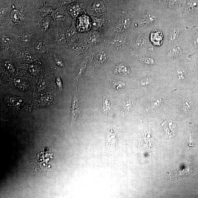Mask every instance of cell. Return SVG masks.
<instances>
[{
  "label": "cell",
  "instance_id": "5",
  "mask_svg": "<svg viewBox=\"0 0 198 198\" xmlns=\"http://www.w3.org/2000/svg\"><path fill=\"white\" fill-rule=\"evenodd\" d=\"M157 17L152 14H147L142 17L141 23L143 25H147L152 24L155 21Z\"/></svg>",
  "mask_w": 198,
  "mask_h": 198
},
{
  "label": "cell",
  "instance_id": "6",
  "mask_svg": "<svg viewBox=\"0 0 198 198\" xmlns=\"http://www.w3.org/2000/svg\"><path fill=\"white\" fill-rule=\"evenodd\" d=\"M132 105L131 100L127 99L122 102L121 104V110L123 113L127 114L131 111Z\"/></svg>",
  "mask_w": 198,
  "mask_h": 198
},
{
  "label": "cell",
  "instance_id": "14",
  "mask_svg": "<svg viewBox=\"0 0 198 198\" xmlns=\"http://www.w3.org/2000/svg\"><path fill=\"white\" fill-rule=\"evenodd\" d=\"M21 41L25 44H28L31 41L32 36L29 33L25 32L22 34L20 36Z\"/></svg>",
  "mask_w": 198,
  "mask_h": 198
},
{
  "label": "cell",
  "instance_id": "24",
  "mask_svg": "<svg viewBox=\"0 0 198 198\" xmlns=\"http://www.w3.org/2000/svg\"><path fill=\"white\" fill-rule=\"evenodd\" d=\"M182 107L184 110H188L190 109L191 107L190 102H184L182 104Z\"/></svg>",
  "mask_w": 198,
  "mask_h": 198
},
{
  "label": "cell",
  "instance_id": "27",
  "mask_svg": "<svg viewBox=\"0 0 198 198\" xmlns=\"http://www.w3.org/2000/svg\"><path fill=\"white\" fill-rule=\"evenodd\" d=\"M23 54L24 58L26 60L28 61H30L32 60V55L31 54L29 53V51H24Z\"/></svg>",
  "mask_w": 198,
  "mask_h": 198
},
{
  "label": "cell",
  "instance_id": "11",
  "mask_svg": "<svg viewBox=\"0 0 198 198\" xmlns=\"http://www.w3.org/2000/svg\"><path fill=\"white\" fill-rule=\"evenodd\" d=\"M21 13L20 11L17 10H14L10 14V18L14 22H18L21 19Z\"/></svg>",
  "mask_w": 198,
  "mask_h": 198
},
{
  "label": "cell",
  "instance_id": "28",
  "mask_svg": "<svg viewBox=\"0 0 198 198\" xmlns=\"http://www.w3.org/2000/svg\"><path fill=\"white\" fill-rule=\"evenodd\" d=\"M57 83L58 85V87L60 90H62V85L61 80L60 78H58L57 79Z\"/></svg>",
  "mask_w": 198,
  "mask_h": 198
},
{
  "label": "cell",
  "instance_id": "13",
  "mask_svg": "<svg viewBox=\"0 0 198 198\" xmlns=\"http://www.w3.org/2000/svg\"><path fill=\"white\" fill-rule=\"evenodd\" d=\"M36 51L38 53L42 54L46 51V47L43 43L40 41H37L35 45Z\"/></svg>",
  "mask_w": 198,
  "mask_h": 198
},
{
  "label": "cell",
  "instance_id": "12",
  "mask_svg": "<svg viewBox=\"0 0 198 198\" xmlns=\"http://www.w3.org/2000/svg\"><path fill=\"white\" fill-rule=\"evenodd\" d=\"M111 85L114 89L119 90L124 87L125 84L124 83L118 80L114 79L111 81Z\"/></svg>",
  "mask_w": 198,
  "mask_h": 198
},
{
  "label": "cell",
  "instance_id": "10",
  "mask_svg": "<svg viewBox=\"0 0 198 198\" xmlns=\"http://www.w3.org/2000/svg\"><path fill=\"white\" fill-rule=\"evenodd\" d=\"M182 53L181 48L180 47H175L172 48L168 53V55L170 57H178Z\"/></svg>",
  "mask_w": 198,
  "mask_h": 198
},
{
  "label": "cell",
  "instance_id": "15",
  "mask_svg": "<svg viewBox=\"0 0 198 198\" xmlns=\"http://www.w3.org/2000/svg\"><path fill=\"white\" fill-rule=\"evenodd\" d=\"M160 32L159 31H154L152 32V34L151 35V39H152V40L154 43L156 44L157 43H160L162 40V36L157 37Z\"/></svg>",
  "mask_w": 198,
  "mask_h": 198
},
{
  "label": "cell",
  "instance_id": "9",
  "mask_svg": "<svg viewBox=\"0 0 198 198\" xmlns=\"http://www.w3.org/2000/svg\"><path fill=\"white\" fill-rule=\"evenodd\" d=\"M102 107V110L106 113L108 114L111 112V102L106 97H104Z\"/></svg>",
  "mask_w": 198,
  "mask_h": 198
},
{
  "label": "cell",
  "instance_id": "25",
  "mask_svg": "<svg viewBox=\"0 0 198 198\" xmlns=\"http://www.w3.org/2000/svg\"><path fill=\"white\" fill-rule=\"evenodd\" d=\"M5 66L6 68L8 71H9L10 72H13L14 69L13 66L11 63V62L8 61L5 62Z\"/></svg>",
  "mask_w": 198,
  "mask_h": 198
},
{
  "label": "cell",
  "instance_id": "7",
  "mask_svg": "<svg viewBox=\"0 0 198 198\" xmlns=\"http://www.w3.org/2000/svg\"><path fill=\"white\" fill-rule=\"evenodd\" d=\"M180 34V30L178 28H173L170 31L169 34V40L170 42H173L176 41Z\"/></svg>",
  "mask_w": 198,
  "mask_h": 198
},
{
  "label": "cell",
  "instance_id": "1",
  "mask_svg": "<svg viewBox=\"0 0 198 198\" xmlns=\"http://www.w3.org/2000/svg\"><path fill=\"white\" fill-rule=\"evenodd\" d=\"M80 109L79 100L75 94L73 99L71 109V118L72 124L75 123L76 120L80 116Z\"/></svg>",
  "mask_w": 198,
  "mask_h": 198
},
{
  "label": "cell",
  "instance_id": "18",
  "mask_svg": "<svg viewBox=\"0 0 198 198\" xmlns=\"http://www.w3.org/2000/svg\"><path fill=\"white\" fill-rule=\"evenodd\" d=\"M1 42L5 46H8L11 41V39L9 36L6 35L1 36Z\"/></svg>",
  "mask_w": 198,
  "mask_h": 198
},
{
  "label": "cell",
  "instance_id": "23",
  "mask_svg": "<svg viewBox=\"0 0 198 198\" xmlns=\"http://www.w3.org/2000/svg\"><path fill=\"white\" fill-rule=\"evenodd\" d=\"M57 42L59 44H64L66 42V39L64 34L60 35L57 38Z\"/></svg>",
  "mask_w": 198,
  "mask_h": 198
},
{
  "label": "cell",
  "instance_id": "17",
  "mask_svg": "<svg viewBox=\"0 0 198 198\" xmlns=\"http://www.w3.org/2000/svg\"><path fill=\"white\" fill-rule=\"evenodd\" d=\"M163 100V99L161 98L155 99L151 102L149 107L150 108H155L159 107L162 103Z\"/></svg>",
  "mask_w": 198,
  "mask_h": 198
},
{
  "label": "cell",
  "instance_id": "3",
  "mask_svg": "<svg viewBox=\"0 0 198 198\" xmlns=\"http://www.w3.org/2000/svg\"><path fill=\"white\" fill-rule=\"evenodd\" d=\"M113 71L114 74L124 75L129 74L130 68L126 64L121 63L114 67Z\"/></svg>",
  "mask_w": 198,
  "mask_h": 198
},
{
  "label": "cell",
  "instance_id": "2",
  "mask_svg": "<svg viewBox=\"0 0 198 198\" xmlns=\"http://www.w3.org/2000/svg\"><path fill=\"white\" fill-rule=\"evenodd\" d=\"M166 136L168 138H171L175 135L176 124L171 120L165 121L162 125Z\"/></svg>",
  "mask_w": 198,
  "mask_h": 198
},
{
  "label": "cell",
  "instance_id": "19",
  "mask_svg": "<svg viewBox=\"0 0 198 198\" xmlns=\"http://www.w3.org/2000/svg\"><path fill=\"white\" fill-rule=\"evenodd\" d=\"M124 41L123 39L120 38H116L113 40L112 43L114 46L119 47L121 46V45H123L124 44Z\"/></svg>",
  "mask_w": 198,
  "mask_h": 198
},
{
  "label": "cell",
  "instance_id": "20",
  "mask_svg": "<svg viewBox=\"0 0 198 198\" xmlns=\"http://www.w3.org/2000/svg\"><path fill=\"white\" fill-rule=\"evenodd\" d=\"M55 63L57 65L61 68H63L65 66L64 62L60 57L57 55H54V57Z\"/></svg>",
  "mask_w": 198,
  "mask_h": 198
},
{
  "label": "cell",
  "instance_id": "4",
  "mask_svg": "<svg viewBox=\"0 0 198 198\" xmlns=\"http://www.w3.org/2000/svg\"><path fill=\"white\" fill-rule=\"evenodd\" d=\"M128 18L125 16L121 17L116 24L115 27L116 30L118 32H122L126 30L128 25Z\"/></svg>",
  "mask_w": 198,
  "mask_h": 198
},
{
  "label": "cell",
  "instance_id": "26",
  "mask_svg": "<svg viewBox=\"0 0 198 198\" xmlns=\"http://www.w3.org/2000/svg\"><path fill=\"white\" fill-rule=\"evenodd\" d=\"M96 57L97 61L100 62L104 61L105 59V55L103 54H100L97 55Z\"/></svg>",
  "mask_w": 198,
  "mask_h": 198
},
{
  "label": "cell",
  "instance_id": "29",
  "mask_svg": "<svg viewBox=\"0 0 198 198\" xmlns=\"http://www.w3.org/2000/svg\"><path fill=\"white\" fill-rule=\"evenodd\" d=\"M170 2H171L173 3H174L176 2L177 0H170Z\"/></svg>",
  "mask_w": 198,
  "mask_h": 198
},
{
  "label": "cell",
  "instance_id": "16",
  "mask_svg": "<svg viewBox=\"0 0 198 198\" xmlns=\"http://www.w3.org/2000/svg\"><path fill=\"white\" fill-rule=\"evenodd\" d=\"M153 79L150 77H146L142 79L139 82L140 86H148L152 82Z\"/></svg>",
  "mask_w": 198,
  "mask_h": 198
},
{
  "label": "cell",
  "instance_id": "8",
  "mask_svg": "<svg viewBox=\"0 0 198 198\" xmlns=\"http://www.w3.org/2000/svg\"><path fill=\"white\" fill-rule=\"evenodd\" d=\"M146 39L145 36L141 34H139L135 39L134 45L137 47L140 48L146 44Z\"/></svg>",
  "mask_w": 198,
  "mask_h": 198
},
{
  "label": "cell",
  "instance_id": "22",
  "mask_svg": "<svg viewBox=\"0 0 198 198\" xmlns=\"http://www.w3.org/2000/svg\"><path fill=\"white\" fill-rule=\"evenodd\" d=\"M140 61L144 64H152L154 63L153 59L150 57H141L140 59Z\"/></svg>",
  "mask_w": 198,
  "mask_h": 198
},
{
  "label": "cell",
  "instance_id": "21",
  "mask_svg": "<svg viewBox=\"0 0 198 198\" xmlns=\"http://www.w3.org/2000/svg\"><path fill=\"white\" fill-rule=\"evenodd\" d=\"M75 34H76V29L74 26H72V27L66 32V37L67 39H70Z\"/></svg>",
  "mask_w": 198,
  "mask_h": 198
}]
</instances>
